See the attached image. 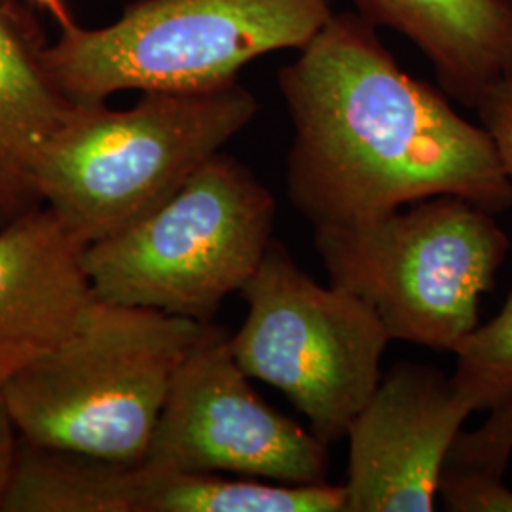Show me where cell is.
Returning <instances> with one entry per match:
<instances>
[{
	"mask_svg": "<svg viewBox=\"0 0 512 512\" xmlns=\"http://www.w3.org/2000/svg\"><path fill=\"white\" fill-rule=\"evenodd\" d=\"M277 82L294 129L287 196L313 228L435 196L494 215L511 207L512 183L488 131L403 71L359 14H332Z\"/></svg>",
	"mask_w": 512,
	"mask_h": 512,
	"instance_id": "cell-1",
	"label": "cell"
},
{
	"mask_svg": "<svg viewBox=\"0 0 512 512\" xmlns=\"http://www.w3.org/2000/svg\"><path fill=\"white\" fill-rule=\"evenodd\" d=\"M207 323L101 300L2 387L21 442L141 463L179 366Z\"/></svg>",
	"mask_w": 512,
	"mask_h": 512,
	"instance_id": "cell-2",
	"label": "cell"
},
{
	"mask_svg": "<svg viewBox=\"0 0 512 512\" xmlns=\"http://www.w3.org/2000/svg\"><path fill=\"white\" fill-rule=\"evenodd\" d=\"M258 112L238 80L203 92H148L126 110L78 105L37 167L42 205L84 245L169 200Z\"/></svg>",
	"mask_w": 512,
	"mask_h": 512,
	"instance_id": "cell-3",
	"label": "cell"
},
{
	"mask_svg": "<svg viewBox=\"0 0 512 512\" xmlns=\"http://www.w3.org/2000/svg\"><path fill=\"white\" fill-rule=\"evenodd\" d=\"M332 0H141L101 29H61L44 61L78 105L118 92H203L236 82L262 55L300 50Z\"/></svg>",
	"mask_w": 512,
	"mask_h": 512,
	"instance_id": "cell-4",
	"label": "cell"
},
{
	"mask_svg": "<svg viewBox=\"0 0 512 512\" xmlns=\"http://www.w3.org/2000/svg\"><path fill=\"white\" fill-rule=\"evenodd\" d=\"M272 192L219 152L162 205L88 243L82 268L101 300L211 323L274 239Z\"/></svg>",
	"mask_w": 512,
	"mask_h": 512,
	"instance_id": "cell-5",
	"label": "cell"
},
{
	"mask_svg": "<svg viewBox=\"0 0 512 512\" xmlns=\"http://www.w3.org/2000/svg\"><path fill=\"white\" fill-rule=\"evenodd\" d=\"M494 213L435 196L384 217L315 226L330 285L372 306L391 340L454 351L478 327L511 241Z\"/></svg>",
	"mask_w": 512,
	"mask_h": 512,
	"instance_id": "cell-6",
	"label": "cell"
},
{
	"mask_svg": "<svg viewBox=\"0 0 512 512\" xmlns=\"http://www.w3.org/2000/svg\"><path fill=\"white\" fill-rule=\"evenodd\" d=\"M239 294L249 311L230 349L241 370L285 393L327 446L344 439L382 380L391 336L380 315L319 285L277 239Z\"/></svg>",
	"mask_w": 512,
	"mask_h": 512,
	"instance_id": "cell-7",
	"label": "cell"
},
{
	"mask_svg": "<svg viewBox=\"0 0 512 512\" xmlns=\"http://www.w3.org/2000/svg\"><path fill=\"white\" fill-rule=\"evenodd\" d=\"M143 461L177 471L319 484L327 482L329 446L256 395L230 336L207 323L175 374Z\"/></svg>",
	"mask_w": 512,
	"mask_h": 512,
	"instance_id": "cell-8",
	"label": "cell"
},
{
	"mask_svg": "<svg viewBox=\"0 0 512 512\" xmlns=\"http://www.w3.org/2000/svg\"><path fill=\"white\" fill-rule=\"evenodd\" d=\"M473 410L452 378L399 363L348 429L346 512H431L448 452Z\"/></svg>",
	"mask_w": 512,
	"mask_h": 512,
	"instance_id": "cell-9",
	"label": "cell"
},
{
	"mask_svg": "<svg viewBox=\"0 0 512 512\" xmlns=\"http://www.w3.org/2000/svg\"><path fill=\"white\" fill-rule=\"evenodd\" d=\"M84 247L46 205L0 226V387L55 346L92 302Z\"/></svg>",
	"mask_w": 512,
	"mask_h": 512,
	"instance_id": "cell-10",
	"label": "cell"
},
{
	"mask_svg": "<svg viewBox=\"0 0 512 512\" xmlns=\"http://www.w3.org/2000/svg\"><path fill=\"white\" fill-rule=\"evenodd\" d=\"M361 18L414 42L442 92L476 109L512 71V0H351Z\"/></svg>",
	"mask_w": 512,
	"mask_h": 512,
	"instance_id": "cell-11",
	"label": "cell"
},
{
	"mask_svg": "<svg viewBox=\"0 0 512 512\" xmlns=\"http://www.w3.org/2000/svg\"><path fill=\"white\" fill-rule=\"evenodd\" d=\"M76 107L48 71L27 19L0 0V226L42 205L38 162Z\"/></svg>",
	"mask_w": 512,
	"mask_h": 512,
	"instance_id": "cell-12",
	"label": "cell"
},
{
	"mask_svg": "<svg viewBox=\"0 0 512 512\" xmlns=\"http://www.w3.org/2000/svg\"><path fill=\"white\" fill-rule=\"evenodd\" d=\"M105 512H346V488L262 484L220 473L109 461Z\"/></svg>",
	"mask_w": 512,
	"mask_h": 512,
	"instance_id": "cell-13",
	"label": "cell"
},
{
	"mask_svg": "<svg viewBox=\"0 0 512 512\" xmlns=\"http://www.w3.org/2000/svg\"><path fill=\"white\" fill-rule=\"evenodd\" d=\"M452 353V384L473 412L512 401V291L503 310L461 338Z\"/></svg>",
	"mask_w": 512,
	"mask_h": 512,
	"instance_id": "cell-14",
	"label": "cell"
},
{
	"mask_svg": "<svg viewBox=\"0 0 512 512\" xmlns=\"http://www.w3.org/2000/svg\"><path fill=\"white\" fill-rule=\"evenodd\" d=\"M490 412L486 423L473 433L459 431L444 465L503 478L512 454V401Z\"/></svg>",
	"mask_w": 512,
	"mask_h": 512,
	"instance_id": "cell-15",
	"label": "cell"
},
{
	"mask_svg": "<svg viewBox=\"0 0 512 512\" xmlns=\"http://www.w3.org/2000/svg\"><path fill=\"white\" fill-rule=\"evenodd\" d=\"M437 495L446 511L512 512V490L501 476L444 465Z\"/></svg>",
	"mask_w": 512,
	"mask_h": 512,
	"instance_id": "cell-16",
	"label": "cell"
},
{
	"mask_svg": "<svg viewBox=\"0 0 512 512\" xmlns=\"http://www.w3.org/2000/svg\"><path fill=\"white\" fill-rule=\"evenodd\" d=\"M476 110L512 183V71L482 95Z\"/></svg>",
	"mask_w": 512,
	"mask_h": 512,
	"instance_id": "cell-17",
	"label": "cell"
},
{
	"mask_svg": "<svg viewBox=\"0 0 512 512\" xmlns=\"http://www.w3.org/2000/svg\"><path fill=\"white\" fill-rule=\"evenodd\" d=\"M18 429L14 421L10 418V412L6 408V403L0 393V501L6 494L10 480L14 475V467L18 461L19 452Z\"/></svg>",
	"mask_w": 512,
	"mask_h": 512,
	"instance_id": "cell-18",
	"label": "cell"
},
{
	"mask_svg": "<svg viewBox=\"0 0 512 512\" xmlns=\"http://www.w3.org/2000/svg\"><path fill=\"white\" fill-rule=\"evenodd\" d=\"M33 2H37L38 6L46 8V10L59 21L61 29H67V27L73 25L74 21L71 19V16H69V12H67L65 0H33Z\"/></svg>",
	"mask_w": 512,
	"mask_h": 512,
	"instance_id": "cell-19",
	"label": "cell"
}]
</instances>
